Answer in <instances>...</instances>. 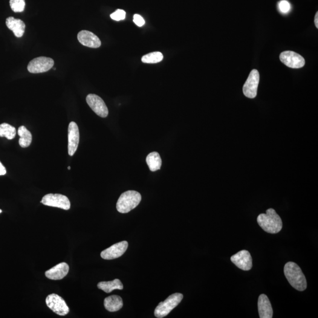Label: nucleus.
Listing matches in <instances>:
<instances>
[{
	"mask_svg": "<svg viewBox=\"0 0 318 318\" xmlns=\"http://www.w3.org/2000/svg\"><path fill=\"white\" fill-rule=\"evenodd\" d=\"M260 76L258 70H251L243 87V92L246 97L254 99L257 95L259 83Z\"/></svg>",
	"mask_w": 318,
	"mask_h": 318,
	"instance_id": "8",
	"label": "nucleus"
},
{
	"mask_svg": "<svg viewBox=\"0 0 318 318\" xmlns=\"http://www.w3.org/2000/svg\"><path fill=\"white\" fill-rule=\"evenodd\" d=\"M134 22L138 27H142L145 24V21H144L143 17L138 15V14H135Z\"/></svg>",
	"mask_w": 318,
	"mask_h": 318,
	"instance_id": "27",
	"label": "nucleus"
},
{
	"mask_svg": "<svg viewBox=\"0 0 318 318\" xmlns=\"http://www.w3.org/2000/svg\"><path fill=\"white\" fill-rule=\"evenodd\" d=\"M284 273L288 282L295 290L303 291L307 288V282L304 274L295 263L290 262L286 264Z\"/></svg>",
	"mask_w": 318,
	"mask_h": 318,
	"instance_id": "2",
	"label": "nucleus"
},
{
	"mask_svg": "<svg viewBox=\"0 0 318 318\" xmlns=\"http://www.w3.org/2000/svg\"><path fill=\"white\" fill-rule=\"evenodd\" d=\"M45 206L59 207L64 210H69L70 208V202L67 196L61 194L46 195L41 201Z\"/></svg>",
	"mask_w": 318,
	"mask_h": 318,
	"instance_id": "7",
	"label": "nucleus"
},
{
	"mask_svg": "<svg viewBox=\"0 0 318 318\" xmlns=\"http://www.w3.org/2000/svg\"><path fill=\"white\" fill-rule=\"evenodd\" d=\"M69 266L65 262L55 266L53 268L45 272V275L51 280H60L65 277L68 273Z\"/></svg>",
	"mask_w": 318,
	"mask_h": 318,
	"instance_id": "15",
	"label": "nucleus"
},
{
	"mask_svg": "<svg viewBox=\"0 0 318 318\" xmlns=\"http://www.w3.org/2000/svg\"><path fill=\"white\" fill-rule=\"evenodd\" d=\"M257 222L262 229L269 233H279L282 229L281 218L273 209H269L266 213H262L257 218Z\"/></svg>",
	"mask_w": 318,
	"mask_h": 318,
	"instance_id": "1",
	"label": "nucleus"
},
{
	"mask_svg": "<svg viewBox=\"0 0 318 318\" xmlns=\"http://www.w3.org/2000/svg\"><path fill=\"white\" fill-rule=\"evenodd\" d=\"M183 298V295L182 294H172L164 301L159 303L155 309V316L158 318L165 317L181 303Z\"/></svg>",
	"mask_w": 318,
	"mask_h": 318,
	"instance_id": "4",
	"label": "nucleus"
},
{
	"mask_svg": "<svg viewBox=\"0 0 318 318\" xmlns=\"http://www.w3.org/2000/svg\"><path fill=\"white\" fill-rule=\"evenodd\" d=\"M70 169H71V167L70 166L68 167V170H70Z\"/></svg>",
	"mask_w": 318,
	"mask_h": 318,
	"instance_id": "30",
	"label": "nucleus"
},
{
	"mask_svg": "<svg viewBox=\"0 0 318 318\" xmlns=\"http://www.w3.org/2000/svg\"><path fill=\"white\" fill-rule=\"evenodd\" d=\"M163 59L162 53L159 51H156L144 55L141 58V61L144 63L154 64L160 62Z\"/></svg>",
	"mask_w": 318,
	"mask_h": 318,
	"instance_id": "23",
	"label": "nucleus"
},
{
	"mask_svg": "<svg viewBox=\"0 0 318 318\" xmlns=\"http://www.w3.org/2000/svg\"><path fill=\"white\" fill-rule=\"evenodd\" d=\"M278 9L282 14H288L291 10V5L286 0H282L278 3Z\"/></svg>",
	"mask_w": 318,
	"mask_h": 318,
	"instance_id": "25",
	"label": "nucleus"
},
{
	"mask_svg": "<svg viewBox=\"0 0 318 318\" xmlns=\"http://www.w3.org/2000/svg\"><path fill=\"white\" fill-rule=\"evenodd\" d=\"M6 169H5V167L2 165L1 161H0V176L6 174Z\"/></svg>",
	"mask_w": 318,
	"mask_h": 318,
	"instance_id": "28",
	"label": "nucleus"
},
{
	"mask_svg": "<svg viewBox=\"0 0 318 318\" xmlns=\"http://www.w3.org/2000/svg\"><path fill=\"white\" fill-rule=\"evenodd\" d=\"M86 102L95 114L103 118L108 117L109 111L102 98L94 94H90L86 97Z\"/></svg>",
	"mask_w": 318,
	"mask_h": 318,
	"instance_id": "9",
	"label": "nucleus"
},
{
	"mask_svg": "<svg viewBox=\"0 0 318 318\" xmlns=\"http://www.w3.org/2000/svg\"><path fill=\"white\" fill-rule=\"evenodd\" d=\"M54 65V60L51 58L39 57L29 63L27 69L31 73H42L50 70Z\"/></svg>",
	"mask_w": 318,
	"mask_h": 318,
	"instance_id": "5",
	"label": "nucleus"
},
{
	"mask_svg": "<svg viewBox=\"0 0 318 318\" xmlns=\"http://www.w3.org/2000/svg\"><path fill=\"white\" fill-rule=\"evenodd\" d=\"M315 24L316 26V27L318 28V13H316V15L315 17Z\"/></svg>",
	"mask_w": 318,
	"mask_h": 318,
	"instance_id": "29",
	"label": "nucleus"
},
{
	"mask_svg": "<svg viewBox=\"0 0 318 318\" xmlns=\"http://www.w3.org/2000/svg\"><path fill=\"white\" fill-rule=\"evenodd\" d=\"M104 305L106 310L109 312H116L122 308L123 302L122 298L118 295H112L107 297L104 300Z\"/></svg>",
	"mask_w": 318,
	"mask_h": 318,
	"instance_id": "18",
	"label": "nucleus"
},
{
	"mask_svg": "<svg viewBox=\"0 0 318 318\" xmlns=\"http://www.w3.org/2000/svg\"><path fill=\"white\" fill-rule=\"evenodd\" d=\"M18 134L20 137L19 139L20 146L23 148H26L30 145L32 141V135L26 127L20 126L18 130Z\"/></svg>",
	"mask_w": 318,
	"mask_h": 318,
	"instance_id": "21",
	"label": "nucleus"
},
{
	"mask_svg": "<svg viewBox=\"0 0 318 318\" xmlns=\"http://www.w3.org/2000/svg\"><path fill=\"white\" fill-rule=\"evenodd\" d=\"M7 27L13 31L16 37H22L25 32V25L22 20L14 19L13 17H8L6 20Z\"/></svg>",
	"mask_w": 318,
	"mask_h": 318,
	"instance_id": "17",
	"label": "nucleus"
},
{
	"mask_svg": "<svg viewBox=\"0 0 318 318\" xmlns=\"http://www.w3.org/2000/svg\"><path fill=\"white\" fill-rule=\"evenodd\" d=\"M141 196L134 190L124 192L118 198L116 208L118 212L127 213L134 209L140 203Z\"/></svg>",
	"mask_w": 318,
	"mask_h": 318,
	"instance_id": "3",
	"label": "nucleus"
},
{
	"mask_svg": "<svg viewBox=\"0 0 318 318\" xmlns=\"http://www.w3.org/2000/svg\"><path fill=\"white\" fill-rule=\"evenodd\" d=\"M11 9L15 13H21L24 10L25 0H10Z\"/></svg>",
	"mask_w": 318,
	"mask_h": 318,
	"instance_id": "24",
	"label": "nucleus"
},
{
	"mask_svg": "<svg viewBox=\"0 0 318 318\" xmlns=\"http://www.w3.org/2000/svg\"><path fill=\"white\" fill-rule=\"evenodd\" d=\"M46 304L54 313L60 316H65L68 314L69 308L62 297L52 294L46 297Z\"/></svg>",
	"mask_w": 318,
	"mask_h": 318,
	"instance_id": "6",
	"label": "nucleus"
},
{
	"mask_svg": "<svg viewBox=\"0 0 318 318\" xmlns=\"http://www.w3.org/2000/svg\"><path fill=\"white\" fill-rule=\"evenodd\" d=\"M68 155L73 156L76 153L80 140L79 127L77 124L71 121L68 129Z\"/></svg>",
	"mask_w": 318,
	"mask_h": 318,
	"instance_id": "12",
	"label": "nucleus"
},
{
	"mask_svg": "<svg viewBox=\"0 0 318 318\" xmlns=\"http://www.w3.org/2000/svg\"><path fill=\"white\" fill-rule=\"evenodd\" d=\"M231 261L237 267L244 271H250L252 268V258L250 251L243 250L234 254L230 258Z\"/></svg>",
	"mask_w": 318,
	"mask_h": 318,
	"instance_id": "13",
	"label": "nucleus"
},
{
	"mask_svg": "<svg viewBox=\"0 0 318 318\" xmlns=\"http://www.w3.org/2000/svg\"><path fill=\"white\" fill-rule=\"evenodd\" d=\"M258 311L261 318H272L273 317V309L268 297L262 294L258 298Z\"/></svg>",
	"mask_w": 318,
	"mask_h": 318,
	"instance_id": "16",
	"label": "nucleus"
},
{
	"mask_svg": "<svg viewBox=\"0 0 318 318\" xmlns=\"http://www.w3.org/2000/svg\"><path fill=\"white\" fill-rule=\"evenodd\" d=\"M16 135L15 127L7 123L0 124V137H5L8 140H12L15 137Z\"/></svg>",
	"mask_w": 318,
	"mask_h": 318,
	"instance_id": "22",
	"label": "nucleus"
},
{
	"mask_svg": "<svg viewBox=\"0 0 318 318\" xmlns=\"http://www.w3.org/2000/svg\"><path fill=\"white\" fill-rule=\"evenodd\" d=\"M279 59L285 65L293 68H301L305 64L304 58L292 51L282 52L280 54Z\"/></svg>",
	"mask_w": 318,
	"mask_h": 318,
	"instance_id": "10",
	"label": "nucleus"
},
{
	"mask_svg": "<svg viewBox=\"0 0 318 318\" xmlns=\"http://www.w3.org/2000/svg\"><path fill=\"white\" fill-rule=\"evenodd\" d=\"M127 248H128V242L126 241L118 242L102 251L100 255L103 259L106 260L116 259L125 253Z\"/></svg>",
	"mask_w": 318,
	"mask_h": 318,
	"instance_id": "11",
	"label": "nucleus"
},
{
	"mask_svg": "<svg viewBox=\"0 0 318 318\" xmlns=\"http://www.w3.org/2000/svg\"><path fill=\"white\" fill-rule=\"evenodd\" d=\"M97 287L106 293L109 294L115 290H122L123 285L119 279H115L112 281L100 282L98 283Z\"/></svg>",
	"mask_w": 318,
	"mask_h": 318,
	"instance_id": "19",
	"label": "nucleus"
},
{
	"mask_svg": "<svg viewBox=\"0 0 318 318\" xmlns=\"http://www.w3.org/2000/svg\"><path fill=\"white\" fill-rule=\"evenodd\" d=\"M146 162L152 172L160 170L161 166V159L158 152L150 153L146 158Z\"/></svg>",
	"mask_w": 318,
	"mask_h": 318,
	"instance_id": "20",
	"label": "nucleus"
},
{
	"mask_svg": "<svg viewBox=\"0 0 318 318\" xmlns=\"http://www.w3.org/2000/svg\"><path fill=\"white\" fill-rule=\"evenodd\" d=\"M1 212H2V210L0 209V213H1Z\"/></svg>",
	"mask_w": 318,
	"mask_h": 318,
	"instance_id": "31",
	"label": "nucleus"
},
{
	"mask_svg": "<svg viewBox=\"0 0 318 318\" xmlns=\"http://www.w3.org/2000/svg\"><path fill=\"white\" fill-rule=\"evenodd\" d=\"M79 42L83 45L91 48H99L101 45V41L99 37L91 32L82 30L77 35Z\"/></svg>",
	"mask_w": 318,
	"mask_h": 318,
	"instance_id": "14",
	"label": "nucleus"
},
{
	"mask_svg": "<svg viewBox=\"0 0 318 318\" xmlns=\"http://www.w3.org/2000/svg\"><path fill=\"white\" fill-rule=\"evenodd\" d=\"M111 19L115 21H120L126 18V12L123 10L118 9L111 15Z\"/></svg>",
	"mask_w": 318,
	"mask_h": 318,
	"instance_id": "26",
	"label": "nucleus"
}]
</instances>
